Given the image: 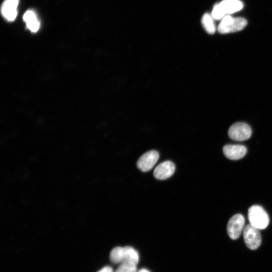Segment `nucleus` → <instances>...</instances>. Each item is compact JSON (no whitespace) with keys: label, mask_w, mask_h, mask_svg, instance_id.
<instances>
[{"label":"nucleus","mask_w":272,"mask_h":272,"mask_svg":"<svg viewBox=\"0 0 272 272\" xmlns=\"http://www.w3.org/2000/svg\"><path fill=\"white\" fill-rule=\"evenodd\" d=\"M110 259L115 263L130 262L137 264L139 256L138 252L132 247H116L111 251Z\"/></svg>","instance_id":"obj_1"},{"label":"nucleus","mask_w":272,"mask_h":272,"mask_svg":"<svg viewBox=\"0 0 272 272\" xmlns=\"http://www.w3.org/2000/svg\"><path fill=\"white\" fill-rule=\"evenodd\" d=\"M248 218L250 224L259 230L266 228L269 222L267 213L258 205H253L249 208Z\"/></svg>","instance_id":"obj_2"},{"label":"nucleus","mask_w":272,"mask_h":272,"mask_svg":"<svg viewBox=\"0 0 272 272\" xmlns=\"http://www.w3.org/2000/svg\"><path fill=\"white\" fill-rule=\"evenodd\" d=\"M247 23V21L243 18H233L227 15L221 20L218 30L221 34L236 32L244 29Z\"/></svg>","instance_id":"obj_3"},{"label":"nucleus","mask_w":272,"mask_h":272,"mask_svg":"<svg viewBox=\"0 0 272 272\" xmlns=\"http://www.w3.org/2000/svg\"><path fill=\"white\" fill-rule=\"evenodd\" d=\"M243 235L245 244L250 249L255 250L260 245L261 237L259 229L251 224L244 227Z\"/></svg>","instance_id":"obj_4"},{"label":"nucleus","mask_w":272,"mask_h":272,"mask_svg":"<svg viewBox=\"0 0 272 272\" xmlns=\"http://www.w3.org/2000/svg\"><path fill=\"white\" fill-rule=\"evenodd\" d=\"M252 130L250 126L244 122H237L232 125L228 130V135L236 141H244L251 137Z\"/></svg>","instance_id":"obj_5"},{"label":"nucleus","mask_w":272,"mask_h":272,"mask_svg":"<svg viewBox=\"0 0 272 272\" xmlns=\"http://www.w3.org/2000/svg\"><path fill=\"white\" fill-rule=\"evenodd\" d=\"M245 218L241 214H236L229 220L227 226V231L229 237L236 240L240 236L243 231Z\"/></svg>","instance_id":"obj_6"},{"label":"nucleus","mask_w":272,"mask_h":272,"mask_svg":"<svg viewBox=\"0 0 272 272\" xmlns=\"http://www.w3.org/2000/svg\"><path fill=\"white\" fill-rule=\"evenodd\" d=\"M159 158V153L154 150L148 151L144 154L137 162L139 169L143 172L151 170L158 161Z\"/></svg>","instance_id":"obj_7"},{"label":"nucleus","mask_w":272,"mask_h":272,"mask_svg":"<svg viewBox=\"0 0 272 272\" xmlns=\"http://www.w3.org/2000/svg\"><path fill=\"white\" fill-rule=\"evenodd\" d=\"M175 170L174 164L170 161H164L159 164L154 171V177L159 180H165L171 177Z\"/></svg>","instance_id":"obj_8"},{"label":"nucleus","mask_w":272,"mask_h":272,"mask_svg":"<svg viewBox=\"0 0 272 272\" xmlns=\"http://www.w3.org/2000/svg\"><path fill=\"white\" fill-rule=\"evenodd\" d=\"M224 155L228 159L237 160L242 158L247 153L246 148L240 145H226L223 148Z\"/></svg>","instance_id":"obj_9"},{"label":"nucleus","mask_w":272,"mask_h":272,"mask_svg":"<svg viewBox=\"0 0 272 272\" xmlns=\"http://www.w3.org/2000/svg\"><path fill=\"white\" fill-rule=\"evenodd\" d=\"M19 0H5L1 8L4 17L9 21H14L17 15Z\"/></svg>","instance_id":"obj_10"},{"label":"nucleus","mask_w":272,"mask_h":272,"mask_svg":"<svg viewBox=\"0 0 272 272\" xmlns=\"http://www.w3.org/2000/svg\"><path fill=\"white\" fill-rule=\"evenodd\" d=\"M219 5L226 15L237 12L243 7L240 0H223Z\"/></svg>","instance_id":"obj_11"},{"label":"nucleus","mask_w":272,"mask_h":272,"mask_svg":"<svg viewBox=\"0 0 272 272\" xmlns=\"http://www.w3.org/2000/svg\"><path fill=\"white\" fill-rule=\"evenodd\" d=\"M23 19L28 28L33 32H36L39 28L40 23L35 13L31 10L27 11L23 16Z\"/></svg>","instance_id":"obj_12"},{"label":"nucleus","mask_w":272,"mask_h":272,"mask_svg":"<svg viewBox=\"0 0 272 272\" xmlns=\"http://www.w3.org/2000/svg\"><path fill=\"white\" fill-rule=\"evenodd\" d=\"M201 24L205 30L210 34H213L216 31L214 19L211 15L205 14L201 18Z\"/></svg>","instance_id":"obj_13"},{"label":"nucleus","mask_w":272,"mask_h":272,"mask_svg":"<svg viewBox=\"0 0 272 272\" xmlns=\"http://www.w3.org/2000/svg\"><path fill=\"white\" fill-rule=\"evenodd\" d=\"M137 265L130 262H123L114 272H137Z\"/></svg>","instance_id":"obj_14"},{"label":"nucleus","mask_w":272,"mask_h":272,"mask_svg":"<svg viewBox=\"0 0 272 272\" xmlns=\"http://www.w3.org/2000/svg\"><path fill=\"white\" fill-rule=\"evenodd\" d=\"M211 16L215 20H222L226 15L219 4L215 5L212 12Z\"/></svg>","instance_id":"obj_15"},{"label":"nucleus","mask_w":272,"mask_h":272,"mask_svg":"<svg viewBox=\"0 0 272 272\" xmlns=\"http://www.w3.org/2000/svg\"><path fill=\"white\" fill-rule=\"evenodd\" d=\"M98 272H113L112 269L109 266H106L101 269Z\"/></svg>","instance_id":"obj_16"},{"label":"nucleus","mask_w":272,"mask_h":272,"mask_svg":"<svg viewBox=\"0 0 272 272\" xmlns=\"http://www.w3.org/2000/svg\"><path fill=\"white\" fill-rule=\"evenodd\" d=\"M137 272H150L149 270L146 269H142L140 270H139Z\"/></svg>","instance_id":"obj_17"}]
</instances>
